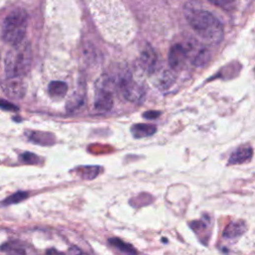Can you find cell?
<instances>
[{
    "label": "cell",
    "mask_w": 255,
    "mask_h": 255,
    "mask_svg": "<svg viewBox=\"0 0 255 255\" xmlns=\"http://www.w3.org/2000/svg\"><path fill=\"white\" fill-rule=\"evenodd\" d=\"M188 23L192 30L205 42L219 44L223 39V25L214 14L195 7H188L185 10Z\"/></svg>",
    "instance_id": "6da1fadb"
},
{
    "label": "cell",
    "mask_w": 255,
    "mask_h": 255,
    "mask_svg": "<svg viewBox=\"0 0 255 255\" xmlns=\"http://www.w3.org/2000/svg\"><path fill=\"white\" fill-rule=\"evenodd\" d=\"M32 64V50L28 41L12 45L5 57L6 77L23 78L30 70Z\"/></svg>",
    "instance_id": "7a4b0ae2"
},
{
    "label": "cell",
    "mask_w": 255,
    "mask_h": 255,
    "mask_svg": "<svg viewBox=\"0 0 255 255\" xmlns=\"http://www.w3.org/2000/svg\"><path fill=\"white\" fill-rule=\"evenodd\" d=\"M28 23L27 12L22 8L12 10L5 18L2 26V39L10 45L24 40Z\"/></svg>",
    "instance_id": "3957f363"
},
{
    "label": "cell",
    "mask_w": 255,
    "mask_h": 255,
    "mask_svg": "<svg viewBox=\"0 0 255 255\" xmlns=\"http://www.w3.org/2000/svg\"><path fill=\"white\" fill-rule=\"evenodd\" d=\"M118 86L123 97L131 103L141 104L146 98V90L140 83L133 79V75L129 71H124L118 81Z\"/></svg>",
    "instance_id": "277c9868"
},
{
    "label": "cell",
    "mask_w": 255,
    "mask_h": 255,
    "mask_svg": "<svg viewBox=\"0 0 255 255\" xmlns=\"http://www.w3.org/2000/svg\"><path fill=\"white\" fill-rule=\"evenodd\" d=\"M114 105L113 92L111 88V82H101L100 86L97 87L95 97V109L98 112H109Z\"/></svg>",
    "instance_id": "5b68a950"
},
{
    "label": "cell",
    "mask_w": 255,
    "mask_h": 255,
    "mask_svg": "<svg viewBox=\"0 0 255 255\" xmlns=\"http://www.w3.org/2000/svg\"><path fill=\"white\" fill-rule=\"evenodd\" d=\"M188 53V59L191 60V64L196 67H202L210 60V51L205 47L197 43L196 41L188 42L185 45Z\"/></svg>",
    "instance_id": "8992f818"
},
{
    "label": "cell",
    "mask_w": 255,
    "mask_h": 255,
    "mask_svg": "<svg viewBox=\"0 0 255 255\" xmlns=\"http://www.w3.org/2000/svg\"><path fill=\"white\" fill-rule=\"evenodd\" d=\"M1 87L6 96L11 99H22L26 94V85L21 77H5Z\"/></svg>",
    "instance_id": "52a82bcc"
},
{
    "label": "cell",
    "mask_w": 255,
    "mask_h": 255,
    "mask_svg": "<svg viewBox=\"0 0 255 255\" xmlns=\"http://www.w3.org/2000/svg\"><path fill=\"white\" fill-rule=\"evenodd\" d=\"M188 60V53L185 45L175 44L169 49L168 53V65L173 70H181Z\"/></svg>",
    "instance_id": "ba28073f"
},
{
    "label": "cell",
    "mask_w": 255,
    "mask_h": 255,
    "mask_svg": "<svg viewBox=\"0 0 255 255\" xmlns=\"http://www.w3.org/2000/svg\"><path fill=\"white\" fill-rule=\"evenodd\" d=\"M140 61H141L142 67L145 70H147L149 73H153L156 70L157 64H158V57H157V53L155 52L152 46L147 45L145 47V49L141 53Z\"/></svg>",
    "instance_id": "9c48e42d"
},
{
    "label": "cell",
    "mask_w": 255,
    "mask_h": 255,
    "mask_svg": "<svg viewBox=\"0 0 255 255\" xmlns=\"http://www.w3.org/2000/svg\"><path fill=\"white\" fill-rule=\"evenodd\" d=\"M252 155H253V151L250 146H242L232 153V155L229 158L228 163L239 164V163L245 162L251 159Z\"/></svg>",
    "instance_id": "30bf717a"
},
{
    "label": "cell",
    "mask_w": 255,
    "mask_h": 255,
    "mask_svg": "<svg viewBox=\"0 0 255 255\" xmlns=\"http://www.w3.org/2000/svg\"><path fill=\"white\" fill-rule=\"evenodd\" d=\"M131 132L136 139L151 137L157 132V127L150 124H136L132 127Z\"/></svg>",
    "instance_id": "8fae6325"
},
{
    "label": "cell",
    "mask_w": 255,
    "mask_h": 255,
    "mask_svg": "<svg viewBox=\"0 0 255 255\" xmlns=\"http://www.w3.org/2000/svg\"><path fill=\"white\" fill-rule=\"evenodd\" d=\"M246 230V225L242 222H235L229 223L223 232V237L227 239H234L241 236Z\"/></svg>",
    "instance_id": "7c38bea8"
},
{
    "label": "cell",
    "mask_w": 255,
    "mask_h": 255,
    "mask_svg": "<svg viewBox=\"0 0 255 255\" xmlns=\"http://www.w3.org/2000/svg\"><path fill=\"white\" fill-rule=\"evenodd\" d=\"M48 92L52 98H56V99L63 98L68 92V85L62 81L51 82L49 85Z\"/></svg>",
    "instance_id": "4fadbf2b"
},
{
    "label": "cell",
    "mask_w": 255,
    "mask_h": 255,
    "mask_svg": "<svg viewBox=\"0 0 255 255\" xmlns=\"http://www.w3.org/2000/svg\"><path fill=\"white\" fill-rule=\"evenodd\" d=\"M84 94L81 93V92H78L76 94H74L70 100L68 101V104H67V109L69 111H74L76 109H78L80 106L83 105L84 103Z\"/></svg>",
    "instance_id": "5bb4252c"
},
{
    "label": "cell",
    "mask_w": 255,
    "mask_h": 255,
    "mask_svg": "<svg viewBox=\"0 0 255 255\" xmlns=\"http://www.w3.org/2000/svg\"><path fill=\"white\" fill-rule=\"evenodd\" d=\"M110 243L112 245H114L116 248H118L119 250H121L122 252L124 253H137V251L133 248L132 245L130 244H127L125 243L124 241L118 239V238H113V239H110Z\"/></svg>",
    "instance_id": "9a60e30c"
},
{
    "label": "cell",
    "mask_w": 255,
    "mask_h": 255,
    "mask_svg": "<svg viewBox=\"0 0 255 255\" xmlns=\"http://www.w3.org/2000/svg\"><path fill=\"white\" fill-rule=\"evenodd\" d=\"M27 195H28L27 193L19 191V192H17V193H14V194L11 195L10 197L6 198V199L4 200V202H3V204H4V205H7V204H12V203L19 202V201L23 200L24 198H26Z\"/></svg>",
    "instance_id": "2e32d148"
},
{
    "label": "cell",
    "mask_w": 255,
    "mask_h": 255,
    "mask_svg": "<svg viewBox=\"0 0 255 255\" xmlns=\"http://www.w3.org/2000/svg\"><path fill=\"white\" fill-rule=\"evenodd\" d=\"M208 1L212 4H215L217 6H220V7H227L228 5L234 3L236 0H208Z\"/></svg>",
    "instance_id": "e0dca14e"
},
{
    "label": "cell",
    "mask_w": 255,
    "mask_h": 255,
    "mask_svg": "<svg viewBox=\"0 0 255 255\" xmlns=\"http://www.w3.org/2000/svg\"><path fill=\"white\" fill-rule=\"evenodd\" d=\"M161 115L160 112H158V111H149V112H146L143 117L146 118V119H149V120H155L157 118H159V116Z\"/></svg>",
    "instance_id": "ac0fdd59"
},
{
    "label": "cell",
    "mask_w": 255,
    "mask_h": 255,
    "mask_svg": "<svg viewBox=\"0 0 255 255\" xmlns=\"http://www.w3.org/2000/svg\"><path fill=\"white\" fill-rule=\"evenodd\" d=\"M0 107L5 109V110H13V111H17L18 108L15 107L14 105L6 102V101H3V100H0Z\"/></svg>",
    "instance_id": "d6986e66"
}]
</instances>
